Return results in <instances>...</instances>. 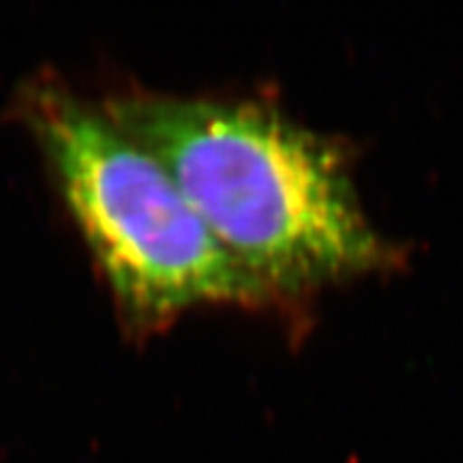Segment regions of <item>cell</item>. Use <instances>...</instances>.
<instances>
[{"label":"cell","instance_id":"obj_1","mask_svg":"<svg viewBox=\"0 0 463 463\" xmlns=\"http://www.w3.org/2000/svg\"><path fill=\"white\" fill-rule=\"evenodd\" d=\"M101 108L277 305L402 260L364 215L341 144L270 103L129 90Z\"/></svg>","mask_w":463,"mask_h":463},{"label":"cell","instance_id":"obj_2","mask_svg":"<svg viewBox=\"0 0 463 463\" xmlns=\"http://www.w3.org/2000/svg\"><path fill=\"white\" fill-rule=\"evenodd\" d=\"M20 108L129 326L157 331L202 305H277L101 103L37 78Z\"/></svg>","mask_w":463,"mask_h":463}]
</instances>
